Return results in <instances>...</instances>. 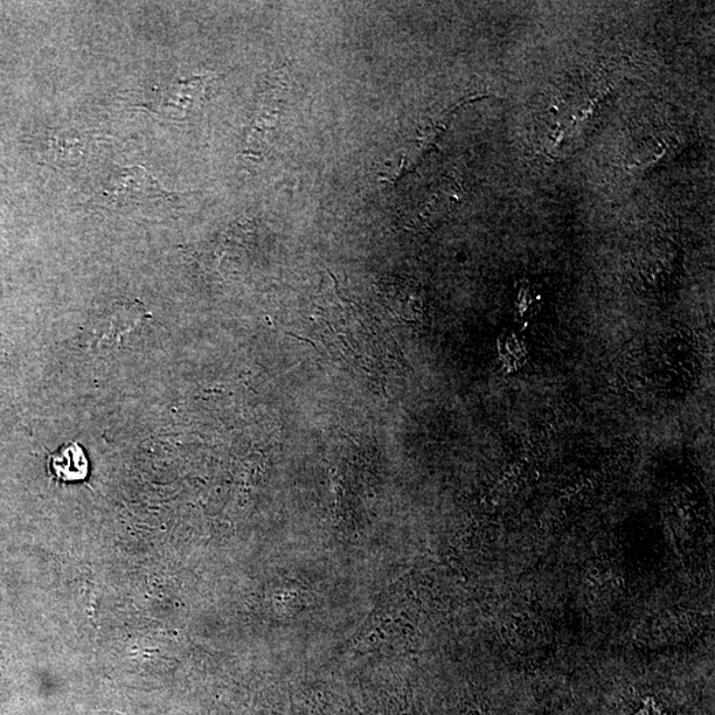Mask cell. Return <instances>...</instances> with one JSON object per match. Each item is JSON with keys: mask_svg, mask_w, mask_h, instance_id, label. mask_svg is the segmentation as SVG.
Masks as SVG:
<instances>
[{"mask_svg": "<svg viewBox=\"0 0 715 715\" xmlns=\"http://www.w3.org/2000/svg\"><path fill=\"white\" fill-rule=\"evenodd\" d=\"M52 475L62 483L85 481L89 475V460L78 441L66 444L50 456Z\"/></svg>", "mask_w": 715, "mask_h": 715, "instance_id": "2", "label": "cell"}, {"mask_svg": "<svg viewBox=\"0 0 715 715\" xmlns=\"http://www.w3.org/2000/svg\"><path fill=\"white\" fill-rule=\"evenodd\" d=\"M157 180L141 168L122 169L110 177L100 200L109 208H151L168 203L171 193L159 187Z\"/></svg>", "mask_w": 715, "mask_h": 715, "instance_id": "1", "label": "cell"}]
</instances>
